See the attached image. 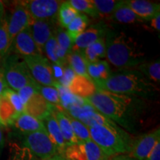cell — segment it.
Masks as SVG:
<instances>
[{"label":"cell","instance_id":"1","mask_svg":"<svg viewBox=\"0 0 160 160\" xmlns=\"http://www.w3.org/2000/svg\"><path fill=\"white\" fill-rule=\"evenodd\" d=\"M96 110L122 127L131 130L145 109L142 98L118 94L97 88L86 99Z\"/></svg>","mask_w":160,"mask_h":160},{"label":"cell","instance_id":"2","mask_svg":"<svg viewBox=\"0 0 160 160\" xmlns=\"http://www.w3.org/2000/svg\"><path fill=\"white\" fill-rule=\"evenodd\" d=\"M95 85L103 91L142 99H151L158 91L155 84L137 69L120 70L111 73L107 79Z\"/></svg>","mask_w":160,"mask_h":160},{"label":"cell","instance_id":"3","mask_svg":"<svg viewBox=\"0 0 160 160\" xmlns=\"http://www.w3.org/2000/svg\"><path fill=\"white\" fill-rule=\"evenodd\" d=\"M106 58L117 68L135 69L145 62V54L133 38L109 30L105 36Z\"/></svg>","mask_w":160,"mask_h":160},{"label":"cell","instance_id":"4","mask_svg":"<svg viewBox=\"0 0 160 160\" xmlns=\"http://www.w3.org/2000/svg\"><path fill=\"white\" fill-rule=\"evenodd\" d=\"M89 131L92 141L109 158L129 153L133 139L117 124L93 125Z\"/></svg>","mask_w":160,"mask_h":160},{"label":"cell","instance_id":"5","mask_svg":"<svg viewBox=\"0 0 160 160\" xmlns=\"http://www.w3.org/2000/svg\"><path fill=\"white\" fill-rule=\"evenodd\" d=\"M3 72L9 88L18 91L25 86L34 82L23 58L18 55L9 56L4 62Z\"/></svg>","mask_w":160,"mask_h":160},{"label":"cell","instance_id":"6","mask_svg":"<svg viewBox=\"0 0 160 160\" xmlns=\"http://www.w3.org/2000/svg\"><path fill=\"white\" fill-rule=\"evenodd\" d=\"M22 143L33 154L42 160L59 154L57 147L45 131L24 134Z\"/></svg>","mask_w":160,"mask_h":160},{"label":"cell","instance_id":"7","mask_svg":"<svg viewBox=\"0 0 160 160\" xmlns=\"http://www.w3.org/2000/svg\"><path fill=\"white\" fill-rule=\"evenodd\" d=\"M22 58L36 82L41 85L54 87L57 82H56L53 77L51 63L47 58L42 54Z\"/></svg>","mask_w":160,"mask_h":160},{"label":"cell","instance_id":"8","mask_svg":"<svg viewBox=\"0 0 160 160\" xmlns=\"http://www.w3.org/2000/svg\"><path fill=\"white\" fill-rule=\"evenodd\" d=\"M65 112L85 124L88 128L97 125L116 124L96 110L86 99H82L79 103L71 106Z\"/></svg>","mask_w":160,"mask_h":160},{"label":"cell","instance_id":"9","mask_svg":"<svg viewBox=\"0 0 160 160\" xmlns=\"http://www.w3.org/2000/svg\"><path fill=\"white\" fill-rule=\"evenodd\" d=\"M62 157L66 160H109L110 159L92 140L68 146Z\"/></svg>","mask_w":160,"mask_h":160},{"label":"cell","instance_id":"10","mask_svg":"<svg viewBox=\"0 0 160 160\" xmlns=\"http://www.w3.org/2000/svg\"><path fill=\"white\" fill-rule=\"evenodd\" d=\"M28 10L32 19H53L57 15L58 9L62 2L56 0H29L21 1Z\"/></svg>","mask_w":160,"mask_h":160},{"label":"cell","instance_id":"11","mask_svg":"<svg viewBox=\"0 0 160 160\" xmlns=\"http://www.w3.org/2000/svg\"><path fill=\"white\" fill-rule=\"evenodd\" d=\"M160 140L159 128L133 139L129 156L137 160H145Z\"/></svg>","mask_w":160,"mask_h":160},{"label":"cell","instance_id":"12","mask_svg":"<svg viewBox=\"0 0 160 160\" xmlns=\"http://www.w3.org/2000/svg\"><path fill=\"white\" fill-rule=\"evenodd\" d=\"M109 30L108 26L104 22H99L87 28L73 41V51L82 52L97 40L105 38Z\"/></svg>","mask_w":160,"mask_h":160},{"label":"cell","instance_id":"13","mask_svg":"<svg viewBox=\"0 0 160 160\" xmlns=\"http://www.w3.org/2000/svg\"><path fill=\"white\" fill-rule=\"evenodd\" d=\"M33 20L21 2L16 5L11 17L8 19V29L11 44L16 36L31 26Z\"/></svg>","mask_w":160,"mask_h":160},{"label":"cell","instance_id":"14","mask_svg":"<svg viewBox=\"0 0 160 160\" xmlns=\"http://www.w3.org/2000/svg\"><path fill=\"white\" fill-rule=\"evenodd\" d=\"M11 50L16 54L22 57L41 54L32 37L30 27L16 36L10 48V51Z\"/></svg>","mask_w":160,"mask_h":160},{"label":"cell","instance_id":"15","mask_svg":"<svg viewBox=\"0 0 160 160\" xmlns=\"http://www.w3.org/2000/svg\"><path fill=\"white\" fill-rule=\"evenodd\" d=\"M55 108L37 91L25 104L23 113L43 121L53 113Z\"/></svg>","mask_w":160,"mask_h":160},{"label":"cell","instance_id":"16","mask_svg":"<svg viewBox=\"0 0 160 160\" xmlns=\"http://www.w3.org/2000/svg\"><path fill=\"white\" fill-rule=\"evenodd\" d=\"M30 28L36 45L40 53L43 55L45 45L56 31L53 19L33 20Z\"/></svg>","mask_w":160,"mask_h":160},{"label":"cell","instance_id":"17","mask_svg":"<svg viewBox=\"0 0 160 160\" xmlns=\"http://www.w3.org/2000/svg\"><path fill=\"white\" fill-rule=\"evenodd\" d=\"M126 5L143 21H151L160 13V4L146 0H126Z\"/></svg>","mask_w":160,"mask_h":160},{"label":"cell","instance_id":"18","mask_svg":"<svg viewBox=\"0 0 160 160\" xmlns=\"http://www.w3.org/2000/svg\"><path fill=\"white\" fill-rule=\"evenodd\" d=\"M68 89L72 94L82 99H87L97 91V86L89 77L78 75L75 76Z\"/></svg>","mask_w":160,"mask_h":160},{"label":"cell","instance_id":"19","mask_svg":"<svg viewBox=\"0 0 160 160\" xmlns=\"http://www.w3.org/2000/svg\"><path fill=\"white\" fill-rule=\"evenodd\" d=\"M42 122L46 133L57 147L58 153L62 156L68 146L66 145L53 113L46 118L45 120H43Z\"/></svg>","mask_w":160,"mask_h":160},{"label":"cell","instance_id":"20","mask_svg":"<svg viewBox=\"0 0 160 160\" xmlns=\"http://www.w3.org/2000/svg\"><path fill=\"white\" fill-rule=\"evenodd\" d=\"M45 54L47 59L52 64L64 68L68 65L67 56L62 51L58 45L54 34L48 40L44 47L43 55Z\"/></svg>","mask_w":160,"mask_h":160},{"label":"cell","instance_id":"21","mask_svg":"<svg viewBox=\"0 0 160 160\" xmlns=\"http://www.w3.org/2000/svg\"><path fill=\"white\" fill-rule=\"evenodd\" d=\"M12 125L14 126L16 129L19 130L23 134L45 131L42 121L25 113L18 116L17 119L13 121Z\"/></svg>","mask_w":160,"mask_h":160},{"label":"cell","instance_id":"22","mask_svg":"<svg viewBox=\"0 0 160 160\" xmlns=\"http://www.w3.org/2000/svg\"><path fill=\"white\" fill-rule=\"evenodd\" d=\"M87 72L89 78L94 84L105 81L112 73L109 63L104 59L93 62H87Z\"/></svg>","mask_w":160,"mask_h":160},{"label":"cell","instance_id":"23","mask_svg":"<svg viewBox=\"0 0 160 160\" xmlns=\"http://www.w3.org/2000/svg\"><path fill=\"white\" fill-rule=\"evenodd\" d=\"M53 114L57 119L60 131L62 132V134L67 146L79 142L73 133L71 122H70L65 112L60 111L57 108H55L54 111H53Z\"/></svg>","mask_w":160,"mask_h":160},{"label":"cell","instance_id":"24","mask_svg":"<svg viewBox=\"0 0 160 160\" xmlns=\"http://www.w3.org/2000/svg\"><path fill=\"white\" fill-rule=\"evenodd\" d=\"M108 19L115 22L124 24H133L144 22L126 5L125 1H122Z\"/></svg>","mask_w":160,"mask_h":160},{"label":"cell","instance_id":"25","mask_svg":"<svg viewBox=\"0 0 160 160\" xmlns=\"http://www.w3.org/2000/svg\"><path fill=\"white\" fill-rule=\"evenodd\" d=\"M84 58L88 62H93L106 58L105 37L102 38L91 44L82 51Z\"/></svg>","mask_w":160,"mask_h":160},{"label":"cell","instance_id":"26","mask_svg":"<svg viewBox=\"0 0 160 160\" xmlns=\"http://www.w3.org/2000/svg\"><path fill=\"white\" fill-rule=\"evenodd\" d=\"M19 115L20 114L8 99L3 94L0 96V118L4 126L12 125Z\"/></svg>","mask_w":160,"mask_h":160},{"label":"cell","instance_id":"27","mask_svg":"<svg viewBox=\"0 0 160 160\" xmlns=\"http://www.w3.org/2000/svg\"><path fill=\"white\" fill-rule=\"evenodd\" d=\"M77 10L68 2V1L62 2L59 5L57 12V18L60 27L67 28L69 24L79 14Z\"/></svg>","mask_w":160,"mask_h":160},{"label":"cell","instance_id":"28","mask_svg":"<svg viewBox=\"0 0 160 160\" xmlns=\"http://www.w3.org/2000/svg\"><path fill=\"white\" fill-rule=\"evenodd\" d=\"M67 62L76 75L89 77L87 72V61L82 52L72 51L67 58Z\"/></svg>","mask_w":160,"mask_h":160},{"label":"cell","instance_id":"29","mask_svg":"<svg viewBox=\"0 0 160 160\" xmlns=\"http://www.w3.org/2000/svg\"><path fill=\"white\" fill-rule=\"evenodd\" d=\"M90 24V19L88 16H86L83 13H79L77 17L75 18L69 25L68 26L67 31L68 34L70 37V38L73 41L77 39V37L83 33L85 31L88 26Z\"/></svg>","mask_w":160,"mask_h":160},{"label":"cell","instance_id":"30","mask_svg":"<svg viewBox=\"0 0 160 160\" xmlns=\"http://www.w3.org/2000/svg\"><path fill=\"white\" fill-rule=\"evenodd\" d=\"M145 77L153 83H159L160 82V62L159 59L150 62H143L137 68Z\"/></svg>","mask_w":160,"mask_h":160},{"label":"cell","instance_id":"31","mask_svg":"<svg viewBox=\"0 0 160 160\" xmlns=\"http://www.w3.org/2000/svg\"><path fill=\"white\" fill-rule=\"evenodd\" d=\"M66 114H67L68 118L70 122H71L72 130H73V133H74L78 142H87L91 140L89 128L86 126L85 124L79 121L78 119L71 117L68 113H66Z\"/></svg>","mask_w":160,"mask_h":160},{"label":"cell","instance_id":"32","mask_svg":"<svg viewBox=\"0 0 160 160\" xmlns=\"http://www.w3.org/2000/svg\"><path fill=\"white\" fill-rule=\"evenodd\" d=\"M36 89L38 93H39L45 100H47L50 104L55 106L58 109L60 108V97L59 93L57 88L53 86L41 85L37 83Z\"/></svg>","mask_w":160,"mask_h":160},{"label":"cell","instance_id":"33","mask_svg":"<svg viewBox=\"0 0 160 160\" xmlns=\"http://www.w3.org/2000/svg\"><path fill=\"white\" fill-rule=\"evenodd\" d=\"M99 17L108 18L120 5V0H93Z\"/></svg>","mask_w":160,"mask_h":160},{"label":"cell","instance_id":"34","mask_svg":"<svg viewBox=\"0 0 160 160\" xmlns=\"http://www.w3.org/2000/svg\"><path fill=\"white\" fill-rule=\"evenodd\" d=\"M68 2L79 13H83V14L85 13V15H88L94 19L99 18L93 0H70Z\"/></svg>","mask_w":160,"mask_h":160},{"label":"cell","instance_id":"35","mask_svg":"<svg viewBox=\"0 0 160 160\" xmlns=\"http://www.w3.org/2000/svg\"><path fill=\"white\" fill-rule=\"evenodd\" d=\"M53 34L59 48L68 57L73 51V41L68 34L67 31L62 28L58 27Z\"/></svg>","mask_w":160,"mask_h":160},{"label":"cell","instance_id":"36","mask_svg":"<svg viewBox=\"0 0 160 160\" xmlns=\"http://www.w3.org/2000/svg\"><path fill=\"white\" fill-rule=\"evenodd\" d=\"M11 46L8 29V19L6 17L0 22V57H5L9 53Z\"/></svg>","mask_w":160,"mask_h":160},{"label":"cell","instance_id":"37","mask_svg":"<svg viewBox=\"0 0 160 160\" xmlns=\"http://www.w3.org/2000/svg\"><path fill=\"white\" fill-rule=\"evenodd\" d=\"M2 94L8 99L9 101L11 102L12 105H13V107L15 108V109L17 110V111L19 114L23 113L24 104L22 101V99H20L19 96L17 91L8 88H6Z\"/></svg>","mask_w":160,"mask_h":160},{"label":"cell","instance_id":"38","mask_svg":"<svg viewBox=\"0 0 160 160\" xmlns=\"http://www.w3.org/2000/svg\"><path fill=\"white\" fill-rule=\"evenodd\" d=\"M36 85H37V82H34L29 84V85L25 86L22 88L19 89V91H17L19 94L20 99H22V102L25 105V104L28 101V99L31 98L33 93L37 92V89H36Z\"/></svg>","mask_w":160,"mask_h":160},{"label":"cell","instance_id":"39","mask_svg":"<svg viewBox=\"0 0 160 160\" xmlns=\"http://www.w3.org/2000/svg\"><path fill=\"white\" fill-rule=\"evenodd\" d=\"M75 76V73L71 69V68L68 65H67L64 67L62 74L57 81V82L59 83L61 85L64 86V87L68 88L70 83L72 82V80L74 79Z\"/></svg>","mask_w":160,"mask_h":160},{"label":"cell","instance_id":"40","mask_svg":"<svg viewBox=\"0 0 160 160\" xmlns=\"http://www.w3.org/2000/svg\"><path fill=\"white\" fill-rule=\"evenodd\" d=\"M145 160H160V140L157 142L154 148Z\"/></svg>","mask_w":160,"mask_h":160},{"label":"cell","instance_id":"41","mask_svg":"<svg viewBox=\"0 0 160 160\" xmlns=\"http://www.w3.org/2000/svg\"><path fill=\"white\" fill-rule=\"evenodd\" d=\"M8 88V87L5 79V76H4L3 68L0 67V96L2 94L4 91Z\"/></svg>","mask_w":160,"mask_h":160},{"label":"cell","instance_id":"42","mask_svg":"<svg viewBox=\"0 0 160 160\" xmlns=\"http://www.w3.org/2000/svg\"><path fill=\"white\" fill-rule=\"evenodd\" d=\"M151 25L153 29L157 32L160 31V13L156 15L151 20Z\"/></svg>","mask_w":160,"mask_h":160},{"label":"cell","instance_id":"43","mask_svg":"<svg viewBox=\"0 0 160 160\" xmlns=\"http://www.w3.org/2000/svg\"><path fill=\"white\" fill-rule=\"evenodd\" d=\"M109 160H137V159L131 157V156H129L128 154H120V155H117V156H113V157H111L109 159Z\"/></svg>","mask_w":160,"mask_h":160},{"label":"cell","instance_id":"44","mask_svg":"<svg viewBox=\"0 0 160 160\" xmlns=\"http://www.w3.org/2000/svg\"><path fill=\"white\" fill-rule=\"evenodd\" d=\"M5 17V6H4L3 2L0 0V22Z\"/></svg>","mask_w":160,"mask_h":160},{"label":"cell","instance_id":"45","mask_svg":"<svg viewBox=\"0 0 160 160\" xmlns=\"http://www.w3.org/2000/svg\"><path fill=\"white\" fill-rule=\"evenodd\" d=\"M4 145H5V138L2 131L1 128H0V152L2 151Z\"/></svg>","mask_w":160,"mask_h":160},{"label":"cell","instance_id":"46","mask_svg":"<svg viewBox=\"0 0 160 160\" xmlns=\"http://www.w3.org/2000/svg\"><path fill=\"white\" fill-rule=\"evenodd\" d=\"M60 157H61V155L57 154V155L53 156V157H51V158H49V159H45V160H59Z\"/></svg>","mask_w":160,"mask_h":160},{"label":"cell","instance_id":"47","mask_svg":"<svg viewBox=\"0 0 160 160\" xmlns=\"http://www.w3.org/2000/svg\"><path fill=\"white\" fill-rule=\"evenodd\" d=\"M2 127H5V126H4L1 120V118H0V128H2Z\"/></svg>","mask_w":160,"mask_h":160},{"label":"cell","instance_id":"48","mask_svg":"<svg viewBox=\"0 0 160 160\" xmlns=\"http://www.w3.org/2000/svg\"><path fill=\"white\" fill-rule=\"evenodd\" d=\"M59 160H66V159H65V158H64V157H62V156H61V157H60V159H59Z\"/></svg>","mask_w":160,"mask_h":160}]
</instances>
